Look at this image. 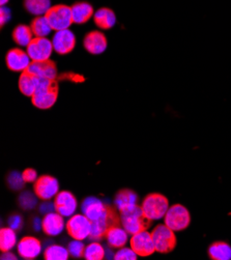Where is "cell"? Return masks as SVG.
<instances>
[{
  "mask_svg": "<svg viewBox=\"0 0 231 260\" xmlns=\"http://www.w3.org/2000/svg\"><path fill=\"white\" fill-rule=\"evenodd\" d=\"M114 204L116 209L120 212L127 206L137 204V195L131 190H121L116 195Z\"/></svg>",
  "mask_w": 231,
  "mask_h": 260,
  "instance_id": "28",
  "label": "cell"
},
{
  "mask_svg": "<svg viewBox=\"0 0 231 260\" xmlns=\"http://www.w3.org/2000/svg\"><path fill=\"white\" fill-rule=\"evenodd\" d=\"M164 223L173 231H182L189 227L191 216L186 206L174 204L168 209L164 217Z\"/></svg>",
  "mask_w": 231,
  "mask_h": 260,
  "instance_id": "6",
  "label": "cell"
},
{
  "mask_svg": "<svg viewBox=\"0 0 231 260\" xmlns=\"http://www.w3.org/2000/svg\"><path fill=\"white\" fill-rule=\"evenodd\" d=\"M18 253L24 259H35L42 252L41 242L32 237L23 238L18 244Z\"/></svg>",
  "mask_w": 231,
  "mask_h": 260,
  "instance_id": "18",
  "label": "cell"
},
{
  "mask_svg": "<svg viewBox=\"0 0 231 260\" xmlns=\"http://www.w3.org/2000/svg\"><path fill=\"white\" fill-rule=\"evenodd\" d=\"M36 194V193H35ZM29 191H25L21 193L19 197V203L24 210H32L38 204V196Z\"/></svg>",
  "mask_w": 231,
  "mask_h": 260,
  "instance_id": "32",
  "label": "cell"
},
{
  "mask_svg": "<svg viewBox=\"0 0 231 260\" xmlns=\"http://www.w3.org/2000/svg\"><path fill=\"white\" fill-rule=\"evenodd\" d=\"M9 2L10 0H0V5H2V7H5L6 5H8Z\"/></svg>",
  "mask_w": 231,
  "mask_h": 260,
  "instance_id": "42",
  "label": "cell"
},
{
  "mask_svg": "<svg viewBox=\"0 0 231 260\" xmlns=\"http://www.w3.org/2000/svg\"><path fill=\"white\" fill-rule=\"evenodd\" d=\"M64 229L63 217L56 213L45 215L43 219V230L47 236L56 237L59 236Z\"/></svg>",
  "mask_w": 231,
  "mask_h": 260,
  "instance_id": "19",
  "label": "cell"
},
{
  "mask_svg": "<svg viewBox=\"0 0 231 260\" xmlns=\"http://www.w3.org/2000/svg\"><path fill=\"white\" fill-rule=\"evenodd\" d=\"M84 48L90 54L98 55L107 49V39L104 34L100 31H91L88 32L83 41Z\"/></svg>",
  "mask_w": 231,
  "mask_h": 260,
  "instance_id": "16",
  "label": "cell"
},
{
  "mask_svg": "<svg viewBox=\"0 0 231 260\" xmlns=\"http://www.w3.org/2000/svg\"><path fill=\"white\" fill-rule=\"evenodd\" d=\"M127 235L129 233L126 232L123 227H120L119 225H114L108 229L105 238L111 248L120 249L126 244Z\"/></svg>",
  "mask_w": 231,
  "mask_h": 260,
  "instance_id": "21",
  "label": "cell"
},
{
  "mask_svg": "<svg viewBox=\"0 0 231 260\" xmlns=\"http://www.w3.org/2000/svg\"><path fill=\"white\" fill-rule=\"evenodd\" d=\"M30 27L34 36L37 38H46L53 30L45 16L36 17L31 22Z\"/></svg>",
  "mask_w": 231,
  "mask_h": 260,
  "instance_id": "27",
  "label": "cell"
},
{
  "mask_svg": "<svg viewBox=\"0 0 231 260\" xmlns=\"http://www.w3.org/2000/svg\"><path fill=\"white\" fill-rule=\"evenodd\" d=\"M138 255L132 248H120L114 255V260H136Z\"/></svg>",
  "mask_w": 231,
  "mask_h": 260,
  "instance_id": "35",
  "label": "cell"
},
{
  "mask_svg": "<svg viewBox=\"0 0 231 260\" xmlns=\"http://www.w3.org/2000/svg\"><path fill=\"white\" fill-rule=\"evenodd\" d=\"M45 17L50 23L51 27L55 31L69 29L70 26L74 23L72 7L65 5H57L51 7Z\"/></svg>",
  "mask_w": 231,
  "mask_h": 260,
  "instance_id": "5",
  "label": "cell"
},
{
  "mask_svg": "<svg viewBox=\"0 0 231 260\" xmlns=\"http://www.w3.org/2000/svg\"><path fill=\"white\" fill-rule=\"evenodd\" d=\"M24 180L26 181V183H36L37 179H38V173L36 170L28 168L26 170H24L22 173Z\"/></svg>",
  "mask_w": 231,
  "mask_h": 260,
  "instance_id": "37",
  "label": "cell"
},
{
  "mask_svg": "<svg viewBox=\"0 0 231 260\" xmlns=\"http://www.w3.org/2000/svg\"><path fill=\"white\" fill-rule=\"evenodd\" d=\"M37 88V77L31 75L28 71L22 72L19 78V89L26 96H32Z\"/></svg>",
  "mask_w": 231,
  "mask_h": 260,
  "instance_id": "23",
  "label": "cell"
},
{
  "mask_svg": "<svg viewBox=\"0 0 231 260\" xmlns=\"http://www.w3.org/2000/svg\"><path fill=\"white\" fill-rule=\"evenodd\" d=\"M54 48L52 41L47 38L35 37L30 44L26 47V52L32 61H44L48 60L52 54Z\"/></svg>",
  "mask_w": 231,
  "mask_h": 260,
  "instance_id": "9",
  "label": "cell"
},
{
  "mask_svg": "<svg viewBox=\"0 0 231 260\" xmlns=\"http://www.w3.org/2000/svg\"><path fill=\"white\" fill-rule=\"evenodd\" d=\"M55 211H56V209H55V203L51 202L50 200H45V202L40 205V212H41L43 215L54 213Z\"/></svg>",
  "mask_w": 231,
  "mask_h": 260,
  "instance_id": "36",
  "label": "cell"
},
{
  "mask_svg": "<svg viewBox=\"0 0 231 260\" xmlns=\"http://www.w3.org/2000/svg\"><path fill=\"white\" fill-rule=\"evenodd\" d=\"M0 24H2V27L10 21L11 19V11L10 9L6 8V7H2V10H0Z\"/></svg>",
  "mask_w": 231,
  "mask_h": 260,
  "instance_id": "38",
  "label": "cell"
},
{
  "mask_svg": "<svg viewBox=\"0 0 231 260\" xmlns=\"http://www.w3.org/2000/svg\"><path fill=\"white\" fill-rule=\"evenodd\" d=\"M150 233L157 252L167 254L172 252L176 247L177 241L174 231L165 223L156 226Z\"/></svg>",
  "mask_w": 231,
  "mask_h": 260,
  "instance_id": "4",
  "label": "cell"
},
{
  "mask_svg": "<svg viewBox=\"0 0 231 260\" xmlns=\"http://www.w3.org/2000/svg\"><path fill=\"white\" fill-rule=\"evenodd\" d=\"M52 44L54 51L60 55H65L71 53L76 46V37L73 31L70 29H63L56 31L53 39Z\"/></svg>",
  "mask_w": 231,
  "mask_h": 260,
  "instance_id": "14",
  "label": "cell"
},
{
  "mask_svg": "<svg viewBox=\"0 0 231 260\" xmlns=\"http://www.w3.org/2000/svg\"><path fill=\"white\" fill-rule=\"evenodd\" d=\"M26 71L39 78H46V79L51 80H56L57 78L56 64L50 59L44 61H32Z\"/></svg>",
  "mask_w": 231,
  "mask_h": 260,
  "instance_id": "17",
  "label": "cell"
},
{
  "mask_svg": "<svg viewBox=\"0 0 231 260\" xmlns=\"http://www.w3.org/2000/svg\"><path fill=\"white\" fill-rule=\"evenodd\" d=\"M68 250L70 252V255L79 258L81 256L84 255V251H85V246L82 243V241L79 240H74L69 244Z\"/></svg>",
  "mask_w": 231,
  "mask_h": 260,
  "instance_id": "34",
  "label": "cell"
},
{
  "mask_svg": "<svg viewBox=\"0 0 231 260\" xmlns=\"http://www.w3.org/2000/svg\"><path fill=\"white\" fill-rule=\"evenodd\" d=\"M6 62L11 71L22 73L29 68L32 60L29 57L27 52L15 48L8 52L6 56Z\"/></svg>",
  "mask_w": 231,
  "mask_h": 260,
  "instance_id": "13",
  "label": "cell"
},
{
  "mask_svg": "<svg viewBox=\"0 0 231 260\" xmlns=\"http://www.w3.org/2000/svg\"><path fill=\"white\" fill-rule=\"evenodd\" d=\"M8 183H9V186L11 187V189L18 191V190H21L24 187V185H25V183H26V181L24 180V177H23L22 173H19V172L15 171V172H12L10 174V176L8 178Z\"/></svg>",
  "mask_w": 231,
  "mask_h": 260,
  "instance_id": "33",
  "label": "cell"
},
{
  "mask_svg": "<svg viewBox=\"0 0 231 260\" xmlns=\"http://www.w3.org/2000/svg\"><path fill=\"white\" fill-rule=\"evenodd\" d=\"M2 259H3V260H5V259L16 260L17 257H16V255H14L13 253H11V251H8V252H4V254L2 255Z\"/></svg>",
  "mask_w": 231,
  "mask_h": 260,
  "instance_id": "40",
  "label": "cell"
},
{
  "mask_svg": "<svg viewBox=\"0 0 231 260\" xmlns=\"http://www.w3.org/2000/svg\"><path fill=\"white\" fill-rule=\"evenodd\" d=\"M24 8L36 17L45 16L51 9V0H24Z\"/></svg>",
  "mask_w": 231,
  "mask_h": 260,
  "instance_id": "24",
  "label": "cell"
},
{
  "mask_svg": "<svg viewBox=\"0 0 231 260\" xmlns=\"http://www.w3.org/2000/svg\"><path fill=\"white\" fill-rule=\"evenodd\" d=\"M119 213L121 225L129 235L133 236L140 231L147 230L151 226L152 221L145 216L142 207L137 204L127 206Z\"/></svg>",
  "mask_w": 231,
  "mask_h": 260,
  "instance_id": "2",
  "label": "cell"
},
{
  "mask_svg": "<svg viewBox=\"0 0 231 260\" xmlns=\"http://www.w3.org/2000/svg\"><path fill=\"white\" fill-rule=\"evenodd\" d=\"M95 25L101 29H111L116 23L115 13L109 8H102L97 10L93 15Z\"/></svg>",
  "mask_w": 231,
  "mask_h": 260,
  "instance_id": "22",
  "label": "cell"
},
{
  "mask_svg": "<svg viewBox=\"0 0 231 260\" xmlns=\"http://www.w3.org/2000/svg\"><path fill=\"white\" fill-rule=\"evenodd\" d=\"M72 14L75 24H85L93 17L94 11L88 3L79 2L72 6Z\"/></svg>",
  "mask_w": 231,
  "mask_h": 260,
  "instance_id": "20",
  "label": "cell"
},
{
  "mask_svg": "<svg viewBox=\"0 0 231 260\" xmlns=\"http://www.w3.org/2000/svg\"><path fill=\"white\" fill-rule=\"evenodd\" d=\"M120 215L118 216L116 211L112 209L105 217L102 219L91 222V231L89 235V239L93 242H98L106 237L108 229L114 225H119Z\"/></svg>",
  "mask_w": 231,
  "mask_h": 260,
  "instance_id": "8",
  "label": "cell"
},
{
  "mask_svg": "<svg viewBox=\"0 0 231 260\" xmlns=\"http://www.w3.org/2000/svg\"><path fill=\"white\" fill-rule=\"evenodd\" d=\"M141 207L148 219L156 221L165 217L169 209V201L162 194L151 193L144 198Z\"/></svg>",
  "mask_w": 231,
  "mask_h": 260,
  "instance_id": "3",
  "label": "cell"
},
{
  "mask_svg": "<svg viewBox=\"0 0 231 260\" xmlns=\"http://www.w3.org/2000/svg\"><path fill=\"white\" fill-rule=\"evenodd\" d=\"M13 40L21 47H27L34 40L31 27L26 25H18L13 31Z\"/></svg>",
  "mask_w": 231,
  "mask_h": 260,
  "instance_id": "25",
  "label": "cell"
},
{
  "mask_svg": "<svg viewBox=\"0 0 231 260\" xmlns=\"http://www.w3.org/2000/svg\"><path fill=\"white\" fill-rule=\"evenodd\" d=\"M35 193L42 200H51L59 193L58 180L50 175H43L35 183Z\"/></svg>",
  "mask_w": 231,
  "mask_h": 260,
  "instance_id": "10",
  "label": "cell"
},
{
  "mask_svg": "<svg viewBox=\"0 0 231 260\" xmlns=\"http://www.w3.org/2000/svg\"><path fill=\"white\" fill-rule=\"evenodd\" d=\"M69 236L74 240L84 241L89 238L91 221L84 215H73L65 225Z\"/></svg>",
  "mask_w": 231,
  "mask_h": 260,
  "instance_id": "7",
  "label": "cell"
},
{
  "mask_svg": "<svg viewBox=\"0 0 231 260\" xmlns=\"http://www.w3.org/2000/svg\"><path fill=\"white\" fill-rule=\"evenodd\" d=\"M16 230L13 228H3L0 231V249L3 252L11 251L17 244Z\"/></svg>",
  "mask_w": 231,
  "mask_h": 260,
  "instance_id": "29",
  "label": "cell"
},
{
  "mask_svg": "<svg viewBox=\"0 0 231 260\" xmlns=\"http://www.w3.org/2000/svg\"><path fill=\"white\" fill-rule=\"evenodd\" d=\"M112 207L95 197H88L82 203V213L91 221H97L105 217Z\"/></svg>",
  "mask_w": 231,
  "mask_h": 260,
  "instance_id": "12",
  "label": "cell"
},
{
  "mask_svg": "<svg viewBox=\"0 0 231 260\" xmlns=\"http://www.w3.org/2000/svg\"><path fill=\"white\" fill-rule=\"evenodd\" d=\"M106 256V251L103 248L101 244L97 242H93L89 244L87 247H85L84 255L83 257L86 260H102Z\"/></svg>",
  "mask_w": 231,
  "mask_h": 260,
  "instance_id": "31",
  "label": "cell"
},
{
  "mask_svg": "<svg viewBox=\"0 0 231 260\" xmlns=\"http://www.w3.org/2000/svg\"><path fill=\"white\" fill-rule=\"evenodd\" d=\"M130 244L131 248L140 257H147L156 252V247L151 233L147 230H143L133 235Z\"/></svg>",
  "mask_w": 231,
  "mask_h": 260,
  "instance_id": "11",
  "label": "cell"
},
{
  "mask_svg": "<svg viewBox=\"0 0 231 260\" xmlns=\"http://www.w3.org/2000/svg\"><path fill=\"white\" fill-rule=\"evenodd\" d=\"M22 218L19 216V215H15V216H12L9 220V225L11 228H13L14 230H19L21 227H22Z\"/></svg>",
  "mask_w": 231,
  "mask_h": 260,
  "instance_id": "39",
  "label": "cell"
},
{
  "mask_svg": "<svg viewBox=\"0 0 231 260\" xmlns=\"http://www.w3.org/2000/svg\"><path fill=\"white\" fill-rule=\"evenodd\" d=\"M34 228H35L37 231L43 229V220L41 221L40 218H36V219L34 220Z\"/></svg>",
  "mask_w": 231,
  "mask_h": 260,
  "instance_id": "41",
  "label": "cell"
},
{
  "mask_svg": "<svg viewBox=\"0 0 231 260\" xmlns=\"http://www.w3.org/2000/svg\"><path fill=\"white\" fill-rule=\"evenodd\" d=\"M58 83L56 80L37 77V88L31 96L34 105L39 109H50L54 106L58 98Z\"/></svg>",
  "mask_w": 231,
  "mask_h": 260,
  "instance_id": "1",
  "label": "cell"
},
{
  "mask_svg": "<svg viewBox=\"0 0 231 260\" xmlns=\"http://www.w3.org/2000/svg\"><path fill=\"white\" fill-rule=\"evenodd\" d=\"M56 212L64 218L72 217L77 210V199L69 191L59 192L54 200Z\"/></svg>",
  "mask_w": 231,
  "mask_h": 260,
  "instance_id": "15",
  "label": "cell"
},
{
  "mask_svg": "<svg viewBox=\"0 0 231 260\" xmlns=\"http://www.w3.org/2000/svg\"><path fill=\"white\" fill-rule=\"evenodd\" d=\"M70 252L68 249L58 245H51L46 248L44 258L46 260H68Z\"/></svg>",
  "mask_w": 231,
  "mask_h": 260,
  "instance_id": "30",
  "label": "cell"
},
{
  "mask_svg": "<svg viewBox=\"0 0 231 260\" xmlns=\"http://www.w3.org/2000/svg\"><path fill=\"white\" fill-rule=\"evenodd\" d=\"M209 255L213 260H230L231 247L225 242H216L211 245Z\"/></svg>",
  "mask_w": 231,
  "mask_h": 260,
  "instance_id": "26",
  "label": "cell"
}]
</instances>
